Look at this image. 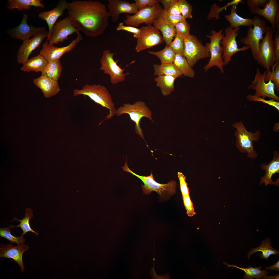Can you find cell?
I'll use <instances>...</instances> for the list:
<instances>
[{
	"label": "cell",
	"instance_id": "1",
	"mask_svg": "<svg viewBox=\"0 0 279 279\" xmlns=\"http://www.w3.org/2000/svg\"><path fill=\"white\" fill-rule=\"evenodd\" d=\"M67 10L72 24L87 37L103 34L109 25L110 15L106 6L100 2L74 1L68 3Z\"/></svg>",
	"mask_w": 279,
	"mask_h": 279
},
{
	"label": "cell",
	"instance_id": "2",
	"mask_svg": "<svg viewBox=\"0 0 279 279\" xmlns=\"http://www.w3.org/2000/svg\"><path fill=\"white\" fill-rule=\"evenodd\" d=\"M79 95L88 96L96 103L109 110V114L99 124L105 120L112 118L116 114V109L112 96L107 89L104 86L86 84L81 89H74L73 96Z\"/></svg>",
	"mask_w": 279,
	"mask_h": 279
},
{
	"label": "cell",
	"instance_id": "3",
	"mask_svg": "<svg viewBox=\"0 0 279 279\" xmlns=\"http://www.w3.org/2000/svg\"><path fill=\"white\" fill-rule=\"evenodd\" d=\"M232 126L236 129L234 134L236 147L241 153H246L249 158H255L257 154L254 150L253 142H257L259 139L260 131L258 130L254 133L248 131L241 121L235 122Z\"/></svg>",
	"mask_w": 279,
	"mask_h": 279
},
{
	"label": "cell",
	"instance_id": "4",
	"mask_svg": "<svg viewBox=\"0 0 279 279\" xmlns=\"http://www.w3.org/2000/svg\"><path fill=\"white\" fill-rule=\"evenodd\" d=\"M126 162L122 168L123 171L130 173L140 179L144 184L141 186L144 194H150L152 191L157 192L161 197H171L176 192V182L174 180L169 182L165 184L158 183L154 180L152 172L149 176H142L134 172L129 168L126 158Z\"/></svg>",
	"mask_w": 279,
	"mask_h": 279
},
{
	"label": "cell",
	"instance_id": "5",
	"mask_svg": "<svg viewBox=\"0 0 279 279\" xmlns=\"http://www.w3.org/2000/svg\"><path fill=\"white\" fill-rule=\"evenodd\" d=\"M253 19V27H249L246 35L241 38L239 41L249 47L253 58L256 60L259 53L260 44L264 38L267 26L265 20L259 16H255Z\"/></svg>",
	"mask_w": 279,
	"mask_h": 279
},
{
	"label": "cell",
	"instance_id": "6",
	"mask_svg": "<svg viewBox=\"0 0 279 279\" xmlns=\"http://www.w3.org/2000/svg\"><path fill=\"white\" fill-rule=\"evenodd\" d=\"M124 114H128L131 119L134 122L135 131L137 134L144 139L143 130L140 127V122L143 117H146L153 122L152 118L151 111L143 101H139L133 104H123L116 109V114L120 116Z\"/></svg>",
	"mask_w": 279,
	"mask_h": 279
},
{
	"label": "cell",
	"instance_id": "7",
	"mask_svg": "<svg viewBox=\"0 0 279 279\" xmlns=\"http://www.w3.org/2000/svg\"><path fill=\"white\" fill-rule=\"evenodd\" d=\"M275 32L271 26L266 27L265 36L261 42L256 61L266 70H269L276 62L273 35Z\"/></svg>",
	"mask_w": 279,
	"mask_h": 279
},
{
	"label": "cell",
	"instance_id": "8",
	"mask_svg": "<svg viewBox=\"0 0 279 279\" xmlns=\"http://www.w3.org/2000/svg\"><path fill=\"white\" fill-rule=\"evenodd\" d=\"M184 41V57L191 67L200 59L210 57L208 43L204 46L196 36L191 34Z\"/></svg>",
	"mask_w": 279,
	"mask_h": 279
},
{
	"label": "cell",
	"instance_id": "9",
	"mask_svg": "<svg viewBox=\"0 0 279 279\" xmlns=\"http://www.w3.org/2000/svg\"><path fill=\"white\" fill-rule=\"evenodd\" d=\"M223 28L218 32L211 30V34L206 35L210 40V43H208L210 58L208 64L204 67L206 72L212 67L215 66L222 73L224 72L223 66L225 65L222 57L223 48L221 45V42L224 35V33H223Z\"/></svg>",
	"mask_w": 279,
	"mask_h": 279
},
{
	"label": "cell",
	"instance_id": "10",
	"mask_svg": "<svg viewBox=\"0 0 279 279\" xmlns=\"http://www.w3.org/2000/svg\"><path fill=\"white\" fill-rule=\"evenodd\" d=\"M117 54L111 52L109 50L106 49L103 51L100 59L101 66L100 69L103 71L105 74H108L110 77L111 83L115 84L124 81L128 73H124V69H122L117 63L118 60L115 61L113 56Z\"/></svg>",
	"mask_w": 279,
	"mask_h": 279
},
{
	"label": "cell",
	"instance_id": "11",
	"mask_svg": "<svg viewBox=\"0 0 279 279\" xmlns=\"http://www.w3.org/2000/svg\"><path fill=\"white\" fill-rule=\"evenodd\" d=\"M162 7L159 3L151 7L147 6L133 16L127 14L123 22L127 25L137 27L143 23L147 26H151L159 16Z\"/></svg>",
	"mask_w": 279,
	"mask_h": 279
},
{
	"label": "cell",
	"instance_id": "12",
	"mask_svg": "<svg viewBox=\"0 0 279 279\" xmlns=\"http://www.w3.org/2000/svg\"><path fill=\"white\" fill-rule=\"evenodd\" d=\"M240 29L239 27L234 28L228 27L225 30L224 35L221 42L223 50L222 57L225 65L229 64L234 54L249 49L245 45L241 48L238 47L236 38Z\"/></svg>",
	"mask_w": 279,
	"mask_h": 279
},
{
	"label": "cell",
	"instance_id": "13",
	"mask_svg": "<svg viewBox=\"0 0 279 279\" xmlns=\"http://www.w3.org/2000/svg\"><path fill=\"white\" fill-rule=\"evenodd\" d=\"M251 82L247 88L254 90L255 96L264 98L268 97L279 101V97L275 93L274 83L270 80L266 82L265 73H261L259 68H257L254 79Z\"/></svg>",
	"mask_w": 279,
	"mask_h": 279
},
{
	"label": "cell",
	"instance_id": "14",
	"mask_svg": "<svg viewBox=\"0 0 279 279\" xmlns=\"http://www.w3.org/2000/svg\"><path fill=\"white\" fill-rule=\"evenodd\" d=\"M140 34L137 38L135 49L138 53L161 44L164 41L159 30L151 26H142L140 28Z\"/></svg>",
	"mask_w": 279,
	"mask_h": 279
},
{
	"label": "cell",
	"instance_id": "15",
	"mask_svg": "<svg viewBox=\"0 0 279 279\" xmlns=\"http://www.w3.org/2000/svg\"><path fill=\"white\" fill-rule=\"evenodd\" d=\"M79 32L68 17L66 16L53 26L48 42L52 44H58L67 40L69 35Z\"/></svg>",
	"mask_w": 279,
	"mask_h": 279
},
{
	"label": "cell",
	"instance_id": "16",
	"mask_svg": "<svg viewBox=\"0 0 279 279\" xmlns=\"http://www.w3.org/2000/svg\"><path fill=\"white\" fill-rule=\"evenodd\" d=\"M48 31L46 29L38 32L31 38L23 41L18 50L17 62L23 64L28 59L32 52L38 47L45 38H48Z\"/></svg>",
	"mask_w": 279,
	"mask_h": 279
},
{
	"label": "cell",
	"instance_id": "17",
	"mask_svg": "<svg viewBox=\"0 0 279 279\" xmlns=\"http://www.w3.org/2000/svg\"><path fill=\"white\" fill-rule=\"evenodd\" d=\"M76 37L67 46L58 47L50 44L46 41L43 44V47L40 54L43 56L48 62L59 60L65 53L73 50L78 43L82 40V36L79 32L77 33Z\"/></svg>",
	"mask_w": 279,
	"mask_h": 279
},
{
	"label": "cell",
	"instance_id": "18",
	"mask_svg": "<svg viewBox=\"0 0 279 279\" xmlns=\"http://www.w3.org/2000/svg\"><path fill=\"white\" fill-rule=\"evenodd\" d=\"M28 18V15L24 14L20 24L7 30V34L12 38L24 41L29 39L31 37L34 36L38 32L45 29L44 27H35L28 25L27 22Z\"/></svg>",
	"mask_w": 279,
	"mask_h": 279
},
{
	"label": "cell",
	"instance_id": "19",
	"mask_svg": "<svg viewBox=\"0 0 279 279\" xmlns=\"http://www.w3.org/2000/svg\"><path fill=\"white\" fill-rule=\"evenodd\" d=\"M108 12L111 17V20L114 22L118 20L119 15L121 14H135L138 11L135 3L131 4L122 0H108Z\"/></svg>",
	"mask_w": 279,
	"mask_h": 279
},
{
	"label": "cell",
	"instance_id": "20",
	"mask_svg": "<svg viewBox=\"0 0 279 279\" xmlns=\"http://www.w3.org/2000/svg\"><path fill=\"white\" fill-rule=\"evenodd\" d=\"M68 4L66 0H61L57 3L56 7L51 10L41 12L38 14L39 18L45 21L48 25L49 34L47 40L48 42L53 26L58 18L62 16L67 9Z\"/></svg>",
	"mask_w": 279,
	"mask_h": 279
},
{
	"label": "cell",
	"instance_id": "21",
	"mask_svg": "<svg viewBox=\"0 0 279 279\" xmlns=\"http://www.w3.org/2000/svg\"><path fill=\"white\" fill-rule=\"evenodd\" d=\"M29 248L27 245L23 244L17 246L11 244H2L0 246V257L14 260L19 265L22 273L25 269L22 261L23 254Z\"/></svg>",
	"mask_w": 279,
	"mask_h": 279
},
{
	"label": "cell",
	"instance_id": "22",
	"mask_svg": "<svg viewBox=\"0 0 279 279\" xmlns=\"http://www.w3.org/2000/svg\"><path fill=\"white\" fill-rule=\"evenodd\" d=\"M274 157L272 160L268 164L262 163L260 165L261 169L266 171L264 175L261 178L259 184L264 183L266 186L268 184L279 185V178L275 181L272 180V176L276 173H279V153L277 151L273 152Z\"/></svg>",
	"mask_w": 279,
	"mask_h": 279
},
{
	"label": "cell",
	"instance_id": "23",
	"mask_svg": "<svg viewBox=\"0 0 279 279\" xmlns=\"http://www.w3.org/2000/svg\"><path fill=\"white\" fill-rule=\"evenodd\" d=\"M249 10L253 14L264 17L270 22L271 27L275 32V18L276 14L279 12V4L277 0H268L263 9L254 7L250 8Z\"/></svg>",
	"mask_w": 279,
	"mask_h": 279
},
{
	"label": "cell",
	"instance_id": "24",
	"mask_svg": "<svg viewBox=\"0 0 279 279\" xmlns=\"http://www.w3.org/2000/svg\"><path fill=\"white\" fill-rule=\"evenodd\" d=\"M34 84L40 89L44 96L49 98L58 93L61 90L58 81L41 75L35 79Z\"/></svg>",
	"mask_w": 279,
	"mask_h": 279
},
{
	"label": "cell",
	"instance_id": "25",
	"mask_svg": "<svg viewBox=\"0 0 279 279\" xmlns=\"http://www.w3.org/2000/svg\"><path fill=\"white\" fill-rule=\"evenodd\" d=\"M154 27L160 30L162 35L163 40L169 45L176 35L175 27L168 24L161 17L159 16L153 23Z\"/></svg>",
	"mask_w": 279,
	"mask_h": 279
},
{
	"label": "cell",
	"instance_id": "26",
	"mask_svg": "<svg viewBox=\"0 0 279 279\" xmlns=\"http://www.w3.org/2000/svg\"><path fill=\"white\" fill-rule=\"evenodd\" d=\"M48 61L45 58L40 54L32 57L23 64L20 68L21 70L24 72H29L34 71L36 72H41L43 70Z\"/></svg>",
	"mask_w": 279,
	"mask_h": 279
},
{
	"label": "cell",
	"instance_id": "27",
	"mask_svg": "<svg viewBox=\"0 0 279 279\" xmlns=\"http://www.w3.org/2000/svg\"><path fill=\"white\" fill-rule=\"evenodd\" d=\"M237 9L236 6L232 5L230 14L224 16L226 20L230 23V27L234 28L240 26L249 27L253 25V19L244 18L240 16L236 13Z\"/></svg>",
	"mask_w": 279,
	"mask_h": 279
},
{
	"label": "cell",
	"instance_id": "28",
	"mask_svg": "<svg viewBox=\"0 0 279 279\" xmlns=\"http://www.w3.org/2000/svg\"><path fill=\"white\" fill-rule=\"evenodd\" d=\"M270 239L266 238L262 241L259 247L252 249L248 253L247 256L249 259L250 257L253 253L258 251H261L262 253L259 254L260 258L262 259L268 260L269 257L272 255H279V252L272 247L271 246Z\"/></svg>",
	"mask_w": 279,
	"mask_h": 279
},
{
	"label": "cell",
	"instance_id": "29",
	"mask_svg": "<svg viewBox=\"0 0 279 279\" xmlns=\"http://www.w3.org/2000/svg\"><path fill=\"white\" fill-rule=\"evenodd\" d=\"M43 2L41 0H9L6 6L10 10L16 8L20 11L29 10L32 6L44 8L45 6L42 3Z\"/></svg>",
	"mask_w": 279,
	"mask_h": 279
},
{
	"label": "cell",
	"instance_id": "30",
	"mask_svg": "<svg viewBox=\"0 0 279 279\" xmlns=\"http://www.w3.org/2000/svg\"><path fill=\"white\" fill-rule=\"evenodd\" d=\"M178 78L173 75H162L154 79L157 87L160 88L161 92L164 96L169 95L174 90V83Z\"/></svg>",
	"mask_w": 279,
	"mask_h": 279
},
{
	"label": "cell",
	"instance_id": "31",
	"mask_svg": "<svg viewBox=\"0 0 279 279\" xmlns=\"http://www.w3.org/2000/svg\"><path fill=\"white\" fill-rule=\"evenodd\" d=\"M62 70V67L59 60L48 62L41 75L52 80L58 81L60 78Z\"/></svg>",
	"mask_w": 279,
	"mask_h": 279
},
{
	"label": "cell",
	"instance_id": "32",
	"mask_svg": "<svg viewBox=\"0 0 279 279\" xmlns=\"http://www.w3.org/2000/svg\"><path fill=\"white\" fill-rule=\"evenodd\" d=\"M153 68L154 75H173L178 77L181 76L182 74L174 64H154Z\"/></svg>",
	"mask_w": 279,
	"mask_h": 279
},
{
	"label": "cell",
	"instance_id": "33",
	"mask_svg": "<svg viewBox=\"0 0 279 279\" xmlns=\"http://www.w3.org/2000/svg\"><path fill=\"white\" fill-rule=\"evenodd\" d=\"M223 263L228 266L227 268L233 267L244 271L245 274L243 278V279H252L254 278L260 279L262 278L264 276L267 275L269 273L268 271L266 270H261L262 266L258 267H253L250 265L249 267L245 268L239 267L235 265H230L225 262H223Z\"/></svg>",
	"mask_w": 279,
	"mask_h": 279
},
{
	"label": "cell",
	"instance_id": "34",
	"mask_svg": "<svg viewBox=\"0 0 279 279\" xmlns=\"http://www.w3.org/2000/svg\"><path fill=\"white\" fill-rule=\"evenodd\" d=\"M173 63L182 75L190 78L194 76L195 71L185 57L176 54Z\"/></svg>",
	"mask_w": 279,
	"mask_h": 279
},
{
	"label": "cell",
	"instance_id": "35",
	"mask_svg": "<svg viewBox=\"0 0 279 279\" xmlns=\"http://www.w3.org/2000/svg\"><path fill=\"white\" fill-rule=\"evenodd\" d=\"M25 216L21 220H19L16 217H14L13 219V221L16 220L20 221L19 224L16 226L11 225L9 226L11 228L16 227H20L22 230V235L23 236L24 235L27 233L31 232L34 234L36 236H38L39 233L35 231L32 228L29 223L30 220L34 217L32 214V209L30 208H26L25 209Z\"/></svg>",
	"mask_w": 279,
	"mask_h": 279
},
{
	"label": "cell",
	"instance_id": "36",
	"mask_svg": "<svg viewBox=\"0 0 279 279\" xmlns=\"http://www.w3.org/2000/svg\"><path fill=\"white\" fill-rule=\"evenodd\" d=\"M150 54L157 56L160 60L161 64H172L175 59L176 54L166 45L162 50L158 51H149Z\"/></svg>",
	"mask_w": 279,
	"mask_h": 279
},
{
	"label": "cell",
	"instance_id": "37",
	"mask_svg": "<svg viewBox=\"0 0 279 279\" xmlns=\"http://www.w3.org/2000/svg\"><path fill=\"white\" fill-rule=\"evenodd\" d=\"M272 71L266 70L264 72L266 82L270 80L274 83L275 89L279 93V61H276L271 67Z\"/></svg>",
	"mask_w": 279,
	"mask_h": 279
},
{
	"label": "cell",
	"instance_id": "38",
	"mask_svg": "<svg viewBox=\"0 0 279 279\" xmlns=\"http://www.w3.org/2000/svg\"><path fill=\"white\" fill-rule=\"evenodd\" d=\"M244 1L242 0H233L227 3L224 6L220 7L214 3L212 5L210 10L207 16L208 19L216 18V19H220L219 15L220 13L224 10H226L227 7L233 5L237 6L240 3H243Z\"/></svg>",
	"mask_w": 279,
	"mask_h": 279
},
{
	"label": "cell",
	"instance_id": "39",
	"mask_svg": "<svg viewBox=\"0 0 279 279\" xmlns=\"http://www.w3.org/2000/svg\"><path fill=\"white\" fill-rule=\"evenodd\" d=\"M11 228L9 226L6 228H0V236L8 240L11 244L17 243L18 245L23 244L25 242L23 236L21 235L19 237L14 236L11 234Z\"/></svg>",
	"mask_w": 279,
	"mask_h": 279
},
{
	"label": "cell",
	"instance_id": "40",
	"mask_svg": "<svg viewBox=\"0 0 279 279\" xmlns=\"http://www.w3.org/2000/svg\"><path fill=\"white\" fill-rule=\"evenodd\" d=\"M169 46L176 54L184 57V39L180 35L176 34L174 41L169 44Z\"/></svg>",
	"mask_w": 279,
	"mask_h": 279
},
{
	"label": "cell",
	"instance_id": "41",
	"mask_svg": "<svg viewBox=\"0 0 279 279\" xmlns=\"http://www.w3.org/2000/svg\"><path fill=\"white\" fill-rule=\"evenodd\" d=\"M176 34L182 37L184 39L190 35V26L186 19H184L177 23L175 26Z\"/></svg>",
	"mask_w": 279,
	"mask_h": 279
},
{
	"label": "cell",
	"instance_id": "42",
	"mask_svg": "<svg viewBox=\"0 0 279 279\" xmlns=\"http://www.w3.org/2000/svg\"><path fill=\"white\" fill-rule=\"evenodd\" d=\"M159 16L162 17L168 24L173 27L180 21L185 19L181 15L175 16L170 14L164 9L161 10Z\"/></svg>",
	"mask_w": 279,
	"mask_h": 279
},
{
	"label": "cell",
	"instance_id": "43",
	"mask_svg": "<svg viewBox=\"0 0 279 279\" xmlns=\"http://www.w3.org/2000/svg\"><path fill=\"white\" fill-rule=\"evenodd\" d=\"M181 15L185 19L192 18V6L185 0H178Z\"/></svg>",
	"mask_w": 279,
	"mask_h": 279
},
{
	"label": "cell",
	"instance_id": "44",
	"mask_svg": "<svg viewBox=\"0 0 279 279\" xmlns=\"http://www.w3.org/2000/svg\"><path fill=\"white\" fill-rule=\"evenodd\" d=\"M247 99L250 101L261 102L273 107L279 111V102L274 99H271L266 100L265 98L259 97L254 95H248L246 96Z\"/></svg>",
	"mask_w": 279,
	"mask_h": 279
},
{
	"label": "cell",
	"instance_id": "45",
	"mask_svg": "<svg viewBox=\"0 0 279 279\" xmlns=\"http://www.w3.org/2000/svg\"><path fill=\"white\" fill-rule=\"evenodd\" d=\"M183 204L188 216L191 217L196 214L192 202L189 195L182 196Z\"/></svg>",
	"mask_w": 279,
	"mask_h": 279
},
{
	"label": "cell",
	"instance_id": "46",
	"mask_svg": "<svg viewBox=\"0 0 279 279\" xmlns=\"http://www.w3.org/2000/svg\"><path fill=\"white\" fill-rule=\"evenodd\" d=\"M116 29L117 31L124 30L133 33V37L136 38L138 37L140 34V29L133 26H124L122 22L119 23Z\"/></svg>",
	"mask_w": 279,
	"mask_h": 279
},
{
	"label": "cell",
	"instance_id": "47",
	"mask_svg": "<svg viewBox=\"0 0 279 279\" xmlns=\"http://www.w3.org/2000/svg\"><path fill=\"white\" fill-rule=\"evenodd\" d=\"M180 185V188L182 196L189 195V191L187 186V183L186 182V177L183 174L180 172L177 173Z\"/></svg>",
	"mask_w": 279,
	"mask_h": 279
},
{
	"label": "cell",
	"instance_id": "48",
	"mask_svg": "<svg viewBox=\"0 0 279 279\" xmlns=\"http://www.w3.org/2000/svg\"><path fill=\"white\" fill-rule=\"evenodd\" d=\"M135 1L138 11L147 6H153L159 2V0H135Z\"/></svg>",
	"mask_w": 279,
	"mask_h": 279
},
{
	"label": "cell",
	"instance_id": "49",
	"mask_svg": "<svg viewBox=\"0 0 279 279\" xmlns=\"http://www.w3.org/2000/svg\"><path fill=\"white\" fill-rule=\"evenodd\" d=\"M167 11L169 13L174 15H181L180 7L178 0H174Z\"/></svg>",
	"mask_w": 279,
	"mask_h": 279
},
{
	"label": "cell",
	"instance_id": "50",
	"mask_svg": "<svg viewBox=\"0 0 279 279\" xmlns=\"http://www.w3.org/2000/svg\"><path fill=\"white\" fill-rule=\"evenodd\" d=\"M268 0H247V3L248 6L251 8L254 7L261 6L264 7Z\"/></svg>",
	"mask_w": 279,
	"mask_h": 279
},
{
	"label": "cell",
	"instance_id": "51",
	"mask_svg": "<svg viewBox=\"0 0 279 279\" xmlns=\"http://www.w3.org/2000/svg\"><path fill=\"white\" fill-rule=\"evenodd\" d=\"M274 42L276 61H279V30H276Z\"/></svg>",
	"mask_w": 279,
	"mask_h": 279
},
{
	"label": "cell",
	"instance_id": "52",
	"mask_svg": "<svg viewBox=\"0 0 279 279\" xmlns=\"http://www.w3.org/2000/svg\"><path fill=\"white\" fill-rule=\"evenodd\" d=\"M174 1V0H159V2L163 4L164 7V9L167 11Z\"/></svg>",
	"mask_w": 279,
	"mask_h": 279
},
{
	"label": "cell",
	"instance_id": "53",
	"mask_svg": "<svg viewBox=\"0 0 279 279\" xmlns=\"http://www.w3.org/2000/svg\"><path fill=\"white\" fill-rule=\"evenodd\" d=\"M265 269L267 270H268L271 271L276 270V272L278 271L279 270V260H278L273 265L269 267H266Z\"/></svg>",
	"mask_w": 279,
	"mask_h": 279
},
{
	"label": "cell",
	"instance_id": "54",
	"mask_svg": "<svg viewBox=\"0 0 279 279\" xmlns=\"http://www.w3.org/2000/svg\"><path fill=\"white\" fill-rule=\"evenodd\" d=\"M275 25L276 29L279 30V12L277 13L276 16Z\"/></svg>",
	"mask_w": 279,
	"mask_h": 279
},
{
	"label": "cell",
	"instance_id": "55",
	"mask_svg": "<svg viewBox=\"0 0 279 279\" xmlns=\"http://www.w3.org/2000/svg\"><path fill=\"white\" fill-rule=\"evenodd\" d=\"M279 274H277L274 276H268L265 275L262 278L264 279H279Z\"/></svg>",
	"mask_w": 279,
	"mask_h": 279
}]
</instances>
